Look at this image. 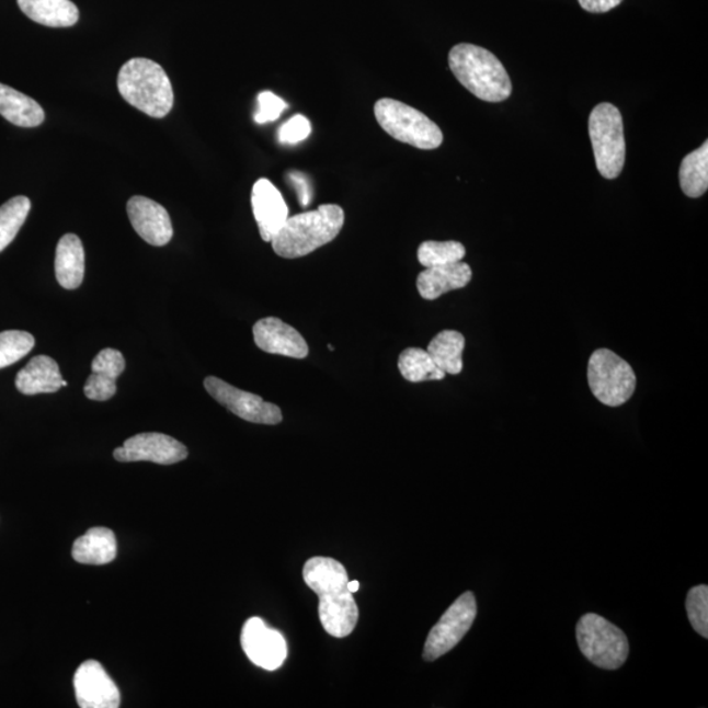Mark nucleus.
Wrapping results in <instances>:
<instances>
[{"label":"nucleus","mask_w":708,"mask_h":708,"mask_svg":"<svg viewBox=\"0 0 708 708\" xmlns=\"http://www.w3.org/2000/svg\"><path fill=\"white\" fill-rule=\"evenodd\" d=\"M304 580L319 597V619L333 638L351 636L358 623V607L349 590V573L336 559L316 557L307 560Z\"/></svg>","instance_id":"1"},{"label":"nucleus","mask_w":708,"mask_h":708,"mask_svg":"<svg viewBox=\"0 0 708 708\" xmlns=\"http://www.w3.org/2000/svg\"><path fill=\"white\" fill-rule=\"evenodd\" d=\"M345 224V213L335 204L320 205L317 210L287 218L283 229L272 239L279 258L298 259L310 255L336 239Z\"/></svg>","instance_id":"2"},{"label":"nucleus","mask_w":708,"mask_h":708,"mask_svg":"<svg viewBox=\"0 0 708 708\" xmlns=\"http://www.w3.org/2000/svg\"><path fill=\"white\" fill-rule=\"evenodd\" d=\"M449 66L458 82L483 102L501 103L512 95L511 78L490 50L458 44L449 53Z\"/></svg>","instance_id":"3"},{"label":"nucleus","mask_w":708,"mask_h":708,"mask_svg":"<svg viewBox=\"0 0 708 708\" xmlns=\"http://www.w3.org/2000/svg\"><path fill=\"white\" fill-rule=\"evenodd\" d=\"M118 92L130 105L152 118H163L172 110L175 95L171 80L157 62L132 58L119 69Z\"/></svg>","instance_id":"4"},{"label":"nucleus","mask_w":708,"mask_h":708,"mask_svg":"<svg viewBox=\"0 0 708 708\" xmlns=\"http://www.w3.org/2000/svg\"><path fill=\"white\" fill-rule=\"evenodd\" d=\"M374 116L380 128L399 142L420 150L438 149L444 142L443 132L436 123L399 100L379 99L374 105Z\"/></svg>","instance_id":"5"},{"label":"nucleus","mask_w":708,"mask_h":708,"mask_svg":"<svg viewBox=\"0 0 708 708\" xmlns=\"http://www.w3.org/2000/svg\"><path fill=\"white\" fill-rule=\"evenodd\" d=\"M590 137L598 172L605 179H617L626 162L624 119L617 106L603 103L592 111Z\"/></svg>","instance_id":"6"},{"label":"nucleus","mask_w":708,"mask_h":708,"mask_svg":"<svg viewBox=\"0 0 708 708\" xmlns=\"http://www.w3.org/2000/svg\"><path fill=\"white\" fill-rule=\"evenodd\" d=\"M576 639L580 651L592 664L606 671H616L629 658L626 633L597 614H585L578 623Z\"/></svg>","instance_id":"7"},{"label":"nucleus","mask_w":708,"mask_h":708,"mask_svg":"<svg viewBox=\"0 0 708 708\" xmlns=\"http://www.w3.org/2000/svg\"><path fill=\"white\" fill-rule=\"evenodd\" d=\"M587 382L594 398L607 407H619L631 399L637 376L629 363L609 350H598L587 364Z\"/></svg>","instance_id":"8"},{"label":"nucleus","mask_w":708,"mask_h":708,"mask_svg":"<svg viewBox=\"0 0 708 708\" xmlns=\"http://www.w3.org/2000/svg\"><path fill=\"white\" fill-rule=\"evenodd\" d=\"M477 613V599L472 592H466L454 601L427 636L423 659L432 663L450 652L469 632Z\"/></svg>","instance_id":"9"},{"label":"nucleus","mask_w":708,"mask_h":708,"mask_svg":"<svg viewBox=\"0 0 708 708\" xmlns=\"http://www.w3.org/2000/svg\"><path fill=\"white\" fill-rule=\"evenodd\" d=\"M204 386L214 400L245 422L264 425L283 423V412L279 407L265 402L255 393L239 390L217 377L205 378Z\"/></svg>","instance_id":"10"},{"label":"nucleus","mask_w":708,"mask_h":708,"mask_svg":"<svg viewBox=\"0 0 708 708\" xmlns=\"http://www.w3.org/2000/svg\"><path fill=\"white\" fill-rule=\"evenodd\" d=\"M118 463H152L175 465L189 457V449L180 441L163 433H139L125 441L113 452Z\"/></svg>","instance_id":"11"},{"label":"nucleus","mask_w":708,"mask_h":708,"mask_svg":"<svg viewBox=\"0 0 708 708\" xmlns=\"http://www.w3.org/2000/svg\"><path fill=\"white\" fill-rule=\"evenodd\" d=\"M240 643L247 658L265 671H277L287 658V644L283 633L271 629L259 617L247 620Z\"/></svg>","instance_id":"12"},{"label":"nucleus","mask_w":708,"mask_h":708,"mask_svg":"<svg viewBox=\"0 0 708 708\" xmlns=\"http://www.w3.org/2000/svg\"><path fill=\"white\" fill-rule=\"evenodd\" d=\"M73 687L79 707L117 708L122 705V693L96 660H87L78 667Z\"/></svg>","instance_id":"13"},{"label":"nucleus","mask_w":708,"mask_h":708,"mask_svg":"<svg viewBox=\"0 0 708 708\" xmlns=\"http://www.w3.org/2000/svg\"><path fill=\"white\" fill-rule=\"evenodd\" d=\"M129 220L146 243L163 247L171 242L173 227L169 212L144 196L132 197L126 205Z\"/></svg>","instance_id":"14"},{"label":"nucleus","mask_w":708,"mask_h":708,"mask_svg":"<svg viewBox=\"0 0 708 708\" xmlns=\"http://www.w3.org/2000/svg\"><path fill=\"white\" fill-rule=\"evenodd\" d=\"M251 204L260 237L264 242H272L289 218L282 192L269 179H259L252 189Z\"/></svg>","instance_id":"15"},{"label":"nucleus","mask_w":708,"mask_h":708,"mask_svg":"<svg viewBox=\"0 0 708 708\" xmlns=\"http://www.w3.org/2000/svg\"><path fill=\"white\" fill-rule=\"evenodd\" d=\"M258 349L278 356L302 359L309 356V345L294 327L278 318H264L253 326Z\"/></svg>","instance_id":"16"},{"label":"nucleus","mask_w":708,"mask_h":708,"mask_svg":"<svg viewBox=\"0 0 708 708\" xmlns=\"http://www.w3.org/2000/svg\"><path fill=\"white\" fill-rule=\"evenodd\" d=\"M125 358L117 350L105 349L92 361V372L84 385L85 397L105 402L115 397L116 380L125 370Z\"/></svg>","instance_id":"17"},{"label":"nucleus","mask_w":708,"mask_h":708,"mask_svg":"<svg viewBox=\"0 0 708 708\" xmlns=\"http://www.w3.org/2000/svg\"><path fill=\"white\" fill-rule=\"evenodd\" d=\"M472 271L464 262L432 266L418 276V292L426 300H434L444 294L463 289L470 284Z\"/></svg>","instance_id":"18"},{"label":"nucleus","mask_w":708,"mask_h":708,"mask_svg":"<svg viewBox=\"0 0 708 708\" xmlns=\"http://www.w3.org/2000/svg\"><path fill=\"white\" fill-rule=\"evenodd\" d=\"M64 377L55 359L48 356L33 357L24 369L18 373L16 389L24 396L52 393L61 389Z\"/></svg>","instance_id":"19"},{"label":"nucleus","mask_w":708,"mask_h":708,"mask_svg":"<svg viewBox=\"0 0 708 708\" xmlns=\"http://www.w3.org/2000/svg\"><path fill=\"white\" fill-rule=\"evenodd\" d=\"M71 556L80 564H110L117 557V539L109 527H92L72 545Z\"/></svg>","instance_id":"20"},{"label":"nucleus","mask_w":708,"mask_h":708,"mask_svg":"<svg viewBox=\"0 0 708 708\" xmlns=\"http://www.w3.org/2000/svg\"><path fill=\"white\" fill-rule=\"evenodd\" d=\"M85 256L82 240L76 233H66L56 251V277L64 289H78L83 283Z\"/></svg>","instance_id":"21"},{"label":"nucleus","mask_w":708,"mask_h":708,"mask_svg":"<svg viewBox=\"0 0 708 708\" xmlns=\"http://www.w3.org/2000/svg\"><path fill=\"white\" fill-rule=\"evenodd\" d=\"M20 10L33 22L50 28H68L79 20V10L71 0H18Z\"/></svg>","instance_id":"22"},{"label":"nucleus","mask_w":708,"mask_h":708,"mask_svg":"<svg viewBox=\"0 0 708 708\" xmlns=\"http://www.w3.org/2000/svg\"><path fill=\"white\" fill-rule=\"evenodd\" d=\"M0 115L20 128H36L44 123L45 112L36 100L0 83Z\"/></svg>","instance_id":"23"},{"label":"nucleus","mask_w":708,"mask_h":708,"mask_svg":"<svg viewBox=\"0 0 708 708\" xmlns=\"http://www.w3.org/2000/svg\"><path fill=\"white\" fill-rule=\"evenodd\" d=\"M466 340L457 331H443L427 344V353L441 370L450 376H458L464 370L463 353Z\"/></svg>","instance_id":"24"},{"label":"nucleus","mask_w":708,"mask_h":708,"mask_svg":"<svg viewBox=\"0 0 708 708\" xmlns=\"http://www.w3.org/2000/svg\"><path fill=\"white\" fill-rule=\"evenodd\" d=\"M681 190L687 197L698 198L708 190V142L687 153L680 167Z\"/></svg>","instance_id":"25"},{"label":"nucleus","mask_w":708,"mask_h":708,"mask_svg":"<svg viewBox=\"0 0 708 708\" xmlns=\"http://www.w3.org/2000/svg\"><path fill=\"white\" fill-rule=\"evenodd\" d=\"M398 367L403 378L412 384L441 380L446 377V374L434 364L430 353L420 349L403 351L399 356Z\"/></svg>","instance_id":"26"},{"label":"nucleus","mask_w":708,"mask_h":708,"mask_svg":"<svg viewBox=\"0 0 708 708\" xmlns=\"http://www.w3.org/2000/svg\"><path fill=\"white\" fill-rule=\"evenodd\" d=\"M31 210V199L18 196L0 206V252L9 247L25 224Z\"/></svg>","instance_id":"27"},{"label":"nucleus","mask_w":708,"mask_h":708,"mask_svg":"<svg viewBox=\"0 0 708 708\" xmlns=\"http://www.w3.org/2000/svg\"><path fill=\"white\" fill-rule=\"evenodd\" d=\"M465 256V245L456 242V240H449V242L427 240V242L420 244L418 250L419 263L425 269L459 263L463 262Z\"/></svg>","instance_id":"28"},{"label":"nucleus","mask_w":708,"mask_h":708,"mask_svg":"<svg viewBox=\"0 0 708 708\" xmlns=\"http://www.w3.org/2000/svg\"><path fill=\"white\" fill-rule=\"evenodd\" d=\"M35 338L25 331L0 332V369L18 363L35 349Z\"/></svg>","instance_id":"29"},{"label":"nucleus","mask_w":708,"mask_h":708,"mask_svg":"<svg viewBox=\"0 0 708 708\" xmlns=\"http://www.w3.org/2000/svg\"><path fill=\"white\" fill-rule=\"evenodd\" d=\"M686 612L693 629L700 637L708 638V586L692 587L686 598Z\"/></svg>","instance_id":"30"},{"label":"nucleus","mask_w":708,"mask_h":708,"mask_svg":"<svg viewBox=\"0 0 708 708\" xmlns=\"http://www.w3.org/2000/svg\"><path fill=\"white\" fill-rule=\"evenodd\" d=\"M259 111L255 115L258 124H266L276 122L283 112L286 110V103L282 98L275 95L271 91H264L258 96Z\"/></svg>","instance_id":"31"},{"label":"nucleus","mask_w":708,"mask_h":708,"mask_svg":"<svg viewBox=\"0 0 708 708\" xmlns=\"http://www.w3.org/2000/svg\"><path fill=\"white\" fill-rule=\"evenodd\" d=\"M311 135V124L302 115H296L286 122L278 132L279 142L296 145L305 141Z\"/></svg>","instance_id":"32"},{"label":"nucleus","mask_w":708,"mask_h":708,"mask_svg":"<svg viewBox=\"0 0 708 708\" xmlns=\"http://www.w3.org/2000/svg\"><path fill=\"white\" fill-rule=\"evenodd\" d=\"M624 0H579L581 9L592 13H605L616 9Z\"/></svg>","instance_id":"33"},{"label":"nucleus","mask_w":708,"mask_h":708,"mask_svg":"<svg viewBox=\"0 0 708 708\" xmlns=\"http://www.w3.org/2000/svg\"><path fill=\"white\" fill-rule=\"evenodd\" d=\"M289 178L294 184V189L298 192L300 204L304 206L309 205L311 202V191L309 182H307L305 175L300 172H292Z\"/></svg>","instance_id":"34"},{"label":"nucleus","mask_w":708,"mask_h":708,"mask_svg":"<svg viewBox=\"0 0 708 708\" xmlns=\"http://www.w3.org/2000/svg\"><path fill=\"white\" fill-rule=\"evenodd\" d=\"M349 590L351 593H356L359 590V583L358 581H349Z\"/></svg>","instance_id":"35"},{"label":"nucleus","mask_w":708,"mask_h":708,"mask_svg":"<svg viewBox=\"0 0 708 708\" xmlns=\"http://www.w3.org/2000/svg\"><path fill=\"white\" fill-rule=\"evenodd\" d=\"M66 386H68V382H66V380L64 379L62 387H66Z\"/></svg>","instance_id":"36"},{"label":"nucleus","mask_w":708,"mask_h":708,"mask_svg":"<svg viewBox=\"0 0 708 708\" xmlns=\"http://www.w3.org/2000/svg\"><path fill=\"white\" fill-rule=\"evenodd\" d=\"M329 350H330V351H333V350H335V349H333V346H332V345H329Z\"/></svg>","instance_id":"37"}]
</instances>
